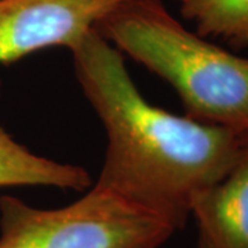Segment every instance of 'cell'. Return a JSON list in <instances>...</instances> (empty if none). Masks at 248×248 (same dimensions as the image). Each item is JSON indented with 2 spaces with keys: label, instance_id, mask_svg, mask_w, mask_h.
<instances>
[{
  "label": "cell",
  "instance_id": "7a4b0ae2",
  "mask_svg": "<svg viewBox=\"0 0 248 248\" xmlns=\"http://www.w3.org/2000/svg\"><path fill=\"white\" fill-rule=\"evenodd\" d=\"M95 29L120 53L166 80L186 116L248 131V57L189 31L163 0H123Z\"/></svg>",
  "mask_w": 248,
  "mask_h": 248
},
{
  "label": "cell",
  "instance_id": "ba28073f",
  "mask_svg": "<svg viewBox=\"0 0 248 248\" xmlns=\"http://www.w3.org/2000/svg\"><path fill=\"white\" fill-rule=\"evenodd\" d=\"M197 248H207V247L204 246L202 241H197Z\"/></svg>",
  "mask_w": 248,
  "mask_h": 248
},
{
  "label": "cell",
  "instance_id": "277c9868",
  "mask_svg": "<svg viewBox=\"0 0 248 248\" xmlns=\"http://www.w3.org/2000/svg\"><path fill=\"white\" fill-rule=\"evenodd\" d=\"M123 0H0V63L48 47L75 50Z\"/></svg>",
  "mask_w": 248,
  "mask_h": 248
},
{
  "label": "cell",
  "instance_id": "5b68a950",
  "mask_svg": "<svg viewBox=\"0 0 248 248\" xmlns=\"http://www.w3.org/2000/svg\"><path fill=\"white\" fill-rule=\"evenodd\" d=\"M190 217L207 248H248V131L229 171L193 199Z\"/></svg>",
  "mask_w": 248,
  "mask_h": 248
},
{
  "label": "cell",
  "instance_id": "52a82bcc",
  "mask_svg": "<svg viewBox=\"0 0 248 248\" xmlns=\"http://www.w3.org/2000/svg\"><path fill=\"white\" fill-rule=\"evenodd\" d=\"M200 36L248 47V0H172Z\"/></svg>",
  "mask_w": 248,
  "mask_h": 248
},
{
  "label": "cell",
  "instance_id": "3957f363",
  "mask_svg": "<svg viewBox=\"0 0 248 248\" xmlns=\"http://www.w3.org/2000/svg\"><path fill=\"white\" fill-rule=\"evenodd\" d=\"M175 232L163 218L97 186L53 210L0 196V248H160Z\"/></svg>",
  "mask_w": 248,
  "mask_h": 248
},
{
  "label": "cell",
  "instance_id": "8992f818",
  "mask_svg": "<svg viewBox=\"0 0 248 248\" xmlns=\"http://www.w3.org/2000/svg\"><path fill=\"white\" fill-rule=\"evenodd\" d=\"M10 186H53L81 192L91 186V178L83 167L32 153L0 127V187Z\"/></svg>",
  "mask_w": 248,
  "mask_h": 248
},
{
  "label": "cell",
  "instance_id": "6da1fadb",
  "mask_svg": "<svg viewBox=\"0 0 248 248\" xmlns=\"http://www.w3.org/2000/svg\"><path fill=\"white\" fill-rule=\"evenodd\" d=\"M75 75L107 131L95 185L184 229L196 196L239 156L243 133L149 104L123 54L93 29L72 50Z\"/></svg>",
  "mask_w": 248,
  "mask_h": 248
}]
</instances>
